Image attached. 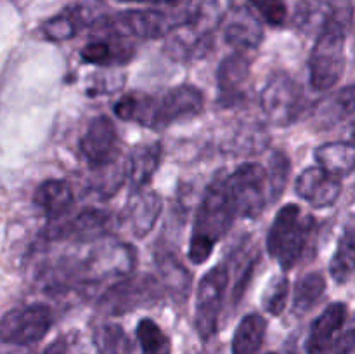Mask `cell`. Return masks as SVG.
Returning <instances> with one entry per match:
<instances>
[{"label":"cell","mask_w":355,"mask_h":354,"mask_svg":"<svg viewBox=\"0 0 355 354\" xmlns=\"http://www.w3.org/2000/svg\"><path fill=\"white\" fill-rule=\"evenodd\" d=\"M347 318H349V305L345 302L329 304L311 325L305 351L309 354H324L333 346V342L342 335V328Z\"/></svg>","instance_id":"obj_17"},{"label":"cell","mask_w":355,"mask_h":354,"mask_svg":"<svg viewBox=\"0 0 355 354\" xmlns=\"http://www.w3.org/2000/svg\"><path fill=\"white\" fill-rule=\"evenodd\" d=\"M156 267L159 273V281L163 288L175 298L177 302H186L193 287V276L172 252H163L156 255Z\"/></svg>","instance_id":"obj_22"},{"label":"cell","mask_w":355,"mask_h":354,"mask_svg":"<svg viewBox=\"0 0 355 354\" xmlns=\"http://www.w3.org/2000/svg\"><path fill=\"white\" fill-rule=\"evenodd\" d=\"M66 351H68V340H66L64 337H61V339L49 344L40 354H66Z\"/></svg>","instance_id":"obj_34"},{"label":"cell","mask_w":355,"mask_h":354,"mask_svg":"<svg viewBox=\"0 0 355 354\" xmlns=\"http://www.w3.org/2000/svg\"><path fill=\"white\" fill-rule=\"evenodd\" d=\"M321 108V120L328 124H336L343 118L352 117L355 113V83L333 94Z\"/></svg>","instance_id":"obj_30"},{"label":"cell","mask_w":355,"mask_h":354,"mask_svg":"<svg viewBox=\"0 0 355 354\" xmlns=\"http://www.w3.org/2000/svg\"><path fill=\"white\" fill-rule=\"evenodd\" d=\"M193 12L194 9H186L182 12L159 9H130L99 17L94 23V28L103 35L156 40V38L168 37L173 30L186 24L193 17Z\"/></svg>","instance_id":"obj_4"},{"label":"cell","mask_w":355,"mask_h":354,"mask_svg":"<svg viewBox=\"0 0 355 354\" xmlns=\"http://www.w3.org/2000/svg\"><path fill=\"white\" fill-rule=\"evenodd\" d=\"M162 156L163 146L159 142H148L132 149L125 167H127V179L134 193H139L151 183L153 176L159 169Z\"/></svg>","instance_id":"obj_20"},{"label":"cell","mask_w":355,"mask_h":354,"mask_svg":"<svg viewBox=\"0 0 355 354\" xmlns=\"http://www.w3.org/2000/svg\"><path fill=\"white\" fill-rule=\"evenodd\" d=\"M33 203L51 222L64 219L75 203V191L66 179H47L33 193Z\"/></svg>","instance_id":"obj_18"},{"label":"cell","mask_w":355,"mask_h":354,"mask_svg":"<svg viewBox=\"0 0 355 354\" xmlns=\"http://www.w3.org/2000/svg\"><path fill=\"white\" fill-rule=\"evenodd\" d=\"M224 40L236 52H250L260 47L263 42V26L259 17L248 9L231 10L224 17Z\"/></svg>","instance_id":"obj_16"},{"label":"cell","mask_w":355,"mask_h":354,"mask_svg":"<svg viewBox=\"0 0 355 354\" xmlns=\"http://www.w3.org/2000/svg\"><path fill=\"white\" fill-rule=\"evenodd\" d=\"M354 139H355V125H354Z\"/></svg>","instance_id":"obj_36"},{"label":"cell","mask_w":355,"mask_h":354,"mask_svg":"<svg viewBox=\"0 0 355 354\" xmlns=\"http://www.w3.org/2000/svg\"><path fill=\"white\" fill-rule=\"evenodd\" d=\"M163 285L151 274H134L107 288L99 298V309L104 314L120 316L137 307L156 304L163 295Z\"/></svg>","instance_id":"obj_9"},{"label":"cell","mask_w":355,"mask_h":354,"mask_svg":"<svg viewBox=\"0 0 355 354\" xmlns=\"http://www.w3.org/2000/svg\"><path fill=\"white\" fill-rule=\"evenodd\" d=\"M288 298H290V283L286 276H281L270 283L269 290L262 298V305L269 314L281 316L286 309Z\"/></svg>","instance_id":"obj_32"},{"label":"cell","mask_w":355,"mask_h":354,"mask_svg":"<svg viewBox=\"0 0 355 354\" xmlns=\"http://www.w3.org/2000/svg\"><path fill=\"white\" fill-rule=\"evenodd\" d=\"M134 45L128 44V38L106 35L104 38L90 40L80 51L83 62L94 66H121L134 58Z\"/></svg>","instance_id":"obj_19"},{"label":"cell","mask_w":355,"mask_h":354,"mask_svg":"<svg viewBox=\"0 0 355 354\" xmlns=\"http://www.w3.org/2000/svg\"><path fill=\"white\" fill-rule=\"evenodd\" d=\"M248 3L269 26H281L286 21L288 7L284 0H248Z\"/></svg>","instance_id":"obj_33"},{"label":"cell","mask_w":355,"mask_h":354,"mask_svg":"<svg viewBox=\"0 0 355 354\" xmlns=\"http://www.w3.org/2000/svg\"><path fill=\"white\" fill-rule=\"evenodd\" d=\"M229 287V269L217 264L203 274L196 288L194 304V328L201 340H210L218 332L225 290Z\"/></svg>","instance_id":"obj_7"},{"label":"cell","mask_w":355,"mask_h":354,"mask_svg":"<svg viewBox=\"0 0 355 354\" xmlns=\"http://www.w3.org/2000/svg\"><path fill=\"white\" fill-rule=\"evenodd\" d=\"M349 28L336 21H328L319 28L318 40L309 56L311 87L318 92H328L342 80L345 71V35Z\"/></svg>","instance_id":"obj_5"},{"label":"cell","mask_w":355,"mask_h":354,"mask_svg":"<svg viewBox=\"0 0 355 354\" xmlns=\"http://www.w3.org/2000/svg\"><path fill=\"white\" fill-rule=\"evenodd\" d=\"M114 2H135V3H153V6H177L180 0H114Z\"/></svg>","instance_id":"obj_35"},{"label":"cell","mask_w":355,"mask_h":354,"mask_svg":"<svg viewBox=\"0 0 355 354\" xmlns=\"http://www.w3.org/2000/svg\"><path fill=\"white\" fill-rule=\"evenodd\" d=\"M295 191L314 208H329L340 200L342 179L326 172L322 167H309L295 180Z\"/></svg>","instance_id":"obj_15"},{"label":"cell","mask_w":355,"mask_h":354,"mask_svg":"<svg viewBox=\"0 0 355 354\" xmlns=\"http://www.w3.org/2000/svg\"><path fill=\"white\" fill-rule=\"evenodd\" d=\"M252 62L245 52H234L220 62L217 71L218 103L224 108L236 106L248 96Z\"/></svg>","instance_id":"obj_14"},{"label":"cell","mask_w":355,"mask_h":354,"mask_svg":"<svg viewBox=\"0 0 355 354\" xmlns=\"http://www.w3.org/2000/svg\"><path fill=\"white\" fill-rule=\"evenodd\" d=\"M87 12L83 6L68 7L59 14L52 16L51 19L44 21L40 26L42 35L51 42H66L71 40L82 26L87 23Z\"/></svg>","instance_id":"obj_25"},{"label":"cell","mask_w":355,"mask_h":354,"mask_svg":"<svg viewBox=\"0 0 355 354\" xmlns=\"http://www.w3.org/2000/svg\"><path fill=\"white\" fill-rule=\"evenodd\" d=\"M137 339L142 354H172L170 337L153 319L144 318L137 325Z\"/></svg>","instance_id":"obj_29"},{"label":"cell","mask_w":355,"mask_h":354,"mask_svg":"<svg viewBox=\"0 0 355 354\" xmlns=\"http://www.w3.org/2000/svg\"><path fill=\"white\" fill-rule=\"evenodd\" d=\"M355 273V231L345 229L329 262V274L336 283H347Z\"/></svg>","instance_id":"obj_28"},{"label":"cell","mask_w":355,"mask_h":354,"mask_svg":"<svg viewBox=\"0 0 355 354\" xmlns=\"http://www.w3.org/2000/svg\"><path fill=\"white\" fill-rule=\"evenodd\" d=\"M326 292V278L321 271H312L297 280L291 295V309L297 316L307 314L319 304Z\"/></svg>","instance_id":"obj_27"},{"label":"cell","mask_w":355,"mask_h":354,"mask_svg":"<svg viewBox=\"0 0 355 354\" xmlns=\"http://www.w3.org/2000/svg\"><path fill=\"white\" fill-rule=\"evenodd\" d=\"M236 215L257 219L270 203L269 172L260 163H241L224 179Z\"/></svg>","instance_id":"obj_6"},{"label":"cell","mask_w":355,"mask_h":354,"mask_svg":"<svg viewBox=\"0 0 355 354\" xmlns=\"http://www.w3.org/2000/svg\"><path fill=\"white\" fill-rule=\"evenodd\" d=\"M314 156L319 167L340 179L355 170V142L352 141L324 142L315 149Z\"/></svg>","instance_id":"obj_24"},{"label":"cell","mask_w":355,"mask_h":354,"mask_svg":"<svg viewBox=\"0 0 355 354\" xmlns=\"http://www.w3.org/2000/svg\"><path fill=\"white\" fill-rule=\"evenodd\" d=\"M315 228V219L312 215H305L298 205H284L277 210L267 233V253L283 271L293 269L305 257Z\"/></svg>","instance_id":"obj_3"},{"label":"cell","mask_w":355,"mask_h":354,"mask_svg":"<svg viewBox=\"0 0 355 354\" xmlns=\"http://www.w3.org/2000/svg\"><path fill=\"white\" fill-rule=\"evenodd\" d=\"M54 316L45 304H31L12 309L2 316L0 335L9 346L26 347L44 339L51 330Z\"/></svg>","instance_id":"obj_11"},{"label":"cell","mask_w":355,"mask_h":354,"mask_svg":"<svg viewBox=\"0 0 355 354\" xmlns=\"http://www.w3.org/2000/svg\"><path fill=\"white\" fill-rule=\"evenodd\" d=\"M321 17V26L336 21L349 28L354 17V0H304L297 9L298 26H309L315 17Z\"/></svg>","instance_id":"obj_21"},{"label":"cell","mask_w":355,"mask_h":354,"mask_svg":"<svg viewBox=\"0 0 355 354\" xmlns=\"http://www.w3.org/2000/svg\"><path fill=\"white\" fill-rule=\"evenodd\" d=\"M113 215L103 208H85L73 215L71 219H59L51 222L44 231V239L47 242H69V243H90L104 238L111 231Z\"/></svg>","instance_id":"obj_12"},{"label":"cell","mask_w":355,"mask_h":354,"mask_svg":"<svg viewBox=\"0 0 355 354\" xmlns=\"http://www.w3.org/2000/svg\"><path fill=\"white\" fill-rule=\"evenodd\" d=\"M262 111L270 124L277 127H288L300 120L307 101L304 89L295 78L286 73H276L269 78L260 94Z\"/></svg>","instance_id":"obj_8"},{"label":"cell","mask_w":355,"mask_h":354,"mask_svg":"<svg viewBox=\"0 0 355 354\" xmlns=\"http://www.w3.org/2000/svg\"><path fill=\"white\" fill-rule=\"evenodd\" d=\"M203 110V92L191 83L172 87L158 97L151 94H125L113 106L120 120L134 121L153 130H163L177 121L200 117Z\"/></svg>","instance_id":"obj_1"},{"label":"cell","mask_w":355,"mask_h":354,"mask_svg":"<svg viewBox=\"0 0 355 354\" xmlns=\"http://www.w3.org/2000/svg\"><path fill=\"white\" fill-rule=\"evenodd\" d=\"M210 12L205 9H194L193 17L168 35L165 52L168 58L179 62L200 61L210 54L214 47V23Z\"/></svg>","instance_id":"obj_10"},{"label":"cell","mask_w":355,"mask_h":354,"mask_svg":"<svg viewBox=\"0 0 355 354\" xmlns=\"http://www.w3.org/2000/svg\"><path fill=\"white\" fill-rule=\"evenodd\" d=\"M267 321L259 312H250L239 321L232 337V354H259L266 340Z\"/></svg>","instance_id":"obj_26"},{"label":"cell","mask_w":355,"mask_h":354,"mask_svg":"<svg viewBox=\"0 0 355 354\" xmlns=\"http://www.w3.org/2000/svg\"><path fill=\"white\" fill-rule=\"evenodd\" d=\"M236 210L231 203L224 179H215L205 191L194 217L193 235L189 242V260L205 264L214 253L215 245L224 238L236 221Z\"/></svg>","instance_id":"obj_2"},{"label":"cell","mask_w":355,"mask_h":354,"mask_svg":"<svg viewBox=\"0 0 355 354\" xmlns=\"http://www.w3.org/2000/svg\"><path fill=\"white\" fill-rule=\"evenodd\" d=\"M163 201L155 191H139L134 193V198L128 207L127 219L132 233L137 238H144L155 228L159 214H162Z\"/></svg>","instance_id":"obj_23"},{"label":"cell","mask_w":355,"mask_h":354,"mask_svg":"<svg viewBox=\"0 0 355 354\" xmlns=\"http://www.w3.org/2000/svg\"><path fill=\"white\" fill-rule=\"evenodd\" d=\"M80 153L92 170L106 169L116 163L120 155V137L114 121L106 115L92 118L80 139Z\"/></svg>","instance_id":"obj_13"},{"label":"cell","mask_w":355,"mask_h":354,"mask_svg":"<svg viewBox=\"0 0 355 354\" xmlns=\"http://www.w3.org/2000/svg\"><path fill=\"white\" fill-rule=\"evenodd\" d=\"M269 354H276V353H269Z\"/></svg>","instance_id":"obj_37"},{"label":"cell","mask_w":355,"mask_h":354,"mask_svg":"<svg viewBox=\"0 0 355 354\" xmlns=\"http://www.w3.org/2000/svg\"><path fill=\"white\" fill-rule=\"evenodd\" d=\"M269 194L270 203H276L283 196L291 176V162L283 151H274L269 158Z\"/></svg>","instance_id":"obj_31"}]
</instances>
